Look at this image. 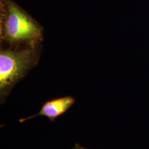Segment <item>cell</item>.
I'll list each match as a JSON object with an SVG mask.
<instances>
[{
  "instance_id": "cell-1",
  "label": "cell",
  "mask_w": 149,
  "mask_h": 149,
  "mask_svg": "<svg viewBox=\"0 0 149 149\" xmlns=\"http://www.w3.org/2000/svg\"><path fill=\"white\" fill-rule=\"evenodd\" d=\"M43 27L13 0H0L1 46L11 48L42 46Z\"/></svg>"
},
{
  "instance_id": "cell-2",
  "label": "cell",
  "mask_w": 149,
  "mask_h": 149,
  "mask_svg": "<svg viewBox=\"0 0 149 149\" xmlns=\"http://www.w3.org/2000/svg\"><path fill=\"white\" fill-rule=\"evenodd\" d=\"M42 47L23 48L1 46L0 95L2 100L16 84L38 63Z\"/></svg>"
},
{
  "instance_id": "cell-3",
  "label": "cell",
  "mask_w": 149,
  "mask_h": 149,
  "mask_svg": "<svg viewBox=\"0 0 149 149\" xmlns=\"http://www.w3.org/2000/svg\"><path fill=\"white\" fill-rule=\"evenodd\" d=\"M74 98L71 96H66L49 101L43 105L38 114L28 118L27 119L37 116H44L50 120L54 119L67 111L74 104Z\"/></svg>"
},
{
  "instance_id": "cell-4",
  "label": "cell",
  "mask_w": 149,
  "mask_h": 149,
  "mask_svg": "<svg viewBox=\"0 0 149 149\" xmlns=\"http://www.w3.org/2000/svg\"><path fill=\"white\" fill-rule=\"evenodd\" d=\"M74 149H85V148H82V147H81L80 146H79V145H76V148H74Z\"/></svg>"
}]
</instances>
